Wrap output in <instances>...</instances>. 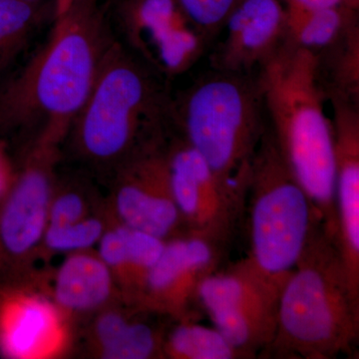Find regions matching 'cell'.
<instances>
[{
	"label": "cell",
	"mask_w": 359,
	"mask_h": 359,
	"mask_svg": "<svg viewBox=\"0 0 359 359\" xmlns=\"http://www.w3.org/2000/svg\"><path fill=\"white\" fill-rule=\"evenodd\" d=\"M49 297L69 318L122 301L114 276L92 249L67 254L54 275Z\"/></svg>",
	"instance_id": "2e32d148"
},
{
	"label": "cell",
	"mask_w": 359,
	"mask_h": 359,
	"mask_svg": "<svg viewBox=\"0 0 359 359\" xmlns=\"http://www.w3.org/2000/svg\"><path fill=\"white\" fill-rule=\"evenodd\" d=\"M167 241L111 221L99 241L98 255L114 276L123 302L137 306L149 273Z\"/></svg>",
	"instance_id": "e0dca14e"
},
{
	"label": "cell",
	"mask_w": 359,
	"mask_h": 359,
	"mask_svg": "<svg viewBox=\"0 0 359 359\" xmlns=\"http://www.w3.org/2000/svg\"><path fill=\"white\" fill-rule=\"evenodd\" d=\"M285 280L266 276L245 257L205 278L201 309L244 359L259 358L275 337Z\"/></svg>",
	"instance_id": "ba28073f"
},
{
	"label": "cell",
	"mask_w": 359,
	"mask_h": 359,
	"mask_svg": "<svg viewBox=\"0 0 359 359\" xmlns=\"http://www.w3.org/2000/svg\"><path fill=\"white\" fill-rule=\"evenodd\" d=\"M60 143L35 137L0 199V290L32 285L55 189Z\"/></svg>",
	"instance_id": "52a82bcc"
},
{
	"label": "cell",
	"mask_w": 359,
	"mask_h": 359,
	"mask_svg": "<svg viewBox=\"0 0 359 359\" xmlns=\"http://www.w3.org/2000/svg\"><path fill=\"white\" fill-rule=\"evenodd\" d=\"M16 171L14 170L6 147L0 142V199L4 197L9 187L13 184Z\"/></svg>",
	"instance_id": "484cf974"
},
{
	"label": "cell",
	"mask_w": 359,
	"mask_h": 359,
	"mask_svg": "<svg viewBox=\"0 0 359 359\" xmlns=\"http://www.w3.org/2000/svg\"><path fill=\"white\" fill-rule=\"evenodd\" d=\"M54 0H0V72L6 70L50 14Z\"/></svg>",
	"instance_id": "ffe728a7"
},
{
	"label": "cell",
	"mask_w": 359,
	"mask_h": 359,
	"mask_svg": "<svg viewBox=\"0 0 359 359\" xmlns=\"http://www.w3.org/2000/svg\"><path fill=\"white\" fill-rule=\"evenodd\" d=\"M69 316L32 285L0 290V353L9 358H50L69 342Z\"/></svg>",
	"instance_id": "4fadbf2b"
},
{
	"label": "cell",
	"mask_w": 359,
	"mask_h": 359,
	"mask_svg": "<svg viewBox=\"0 0 359 359\" xmlns=\"http://www.w3.org/2000/svg\"><path fill=\"white\" fill-rule=\"evenodd\" d=\"M287 11H313L337 6L358 7L359 0H280Z\"/></svg>",
	"instance_id": "d4e9b609"
},
{
	"label": "cell",
	"mask_w": 359,
	"mask_h": 359,
	"mask_svg": "<svg viewBox=\"0 0 359 359\" xmlns=\"http://www.w3.org/2000/svg\"><path fill=\"white\" fill-rule=\"evenodd\" d=\"M257 80L276 146L337 242L334 131L318 54L283 42L257 69Z\"/></svg>",
	"instance_id": "7a4b0ae2"
},
{
	"label": "cell",
	"mask_w": 359,
	"mask_h": 359,
	"mask_svg": "<svg viewBox=\"0 0 359 359\" xmlns=\"http://www.w3.org/2000/svg\"><path fill=\"white\" fill-rule=\"evenodd\" d=\"M332 107L337 245L351 292L359 302V104L339 97Z\"/></svg>",
	"instance_id": "5bb4252c"
},
{
	"label": "cell",
	"mask_w": 359,
	"mask_h": 359,
	"mask_svg": "<svg viewBox=\"0 0 359 359\" xmlns=\"http://www.w3.org/2000/svg\"><path fill=\"white\" fill-rule=\"evenodd\" d=\"M285 27L280 0H238L224 25L226 36L212 54V69L255 73L285 42Z\"/></svg>",
	"instance_id": "9a60e30c"
},
{
	"label": "cell",
	"mask_w": 359,
	"mask_h": 359,
	"mask_svg": "<svg viewBox=\"0 0 359 359\" xmlns=\"http://www.w3.org/2000/svg\"><path fill=\"white\" fill-rule=\"evenodd\" d=\"M171 103L164 77L115 40L71 126L75 148L90 163L117 170L169 135Z\"/></svg>",
	"instance_id": "277c9868"
},
{
	"label": "cell",
	"mask_w": 359,
	"mask_h": 359,
	"mask_svg": "<svg viewBox=\"0 0 359 359\" xmlns=\"http://www.w3.org/2000/svg\"><path fill=\"white\" fill-rule=\"evenodd\" d=\"M226 250L194 233L170 238L149 273L136 306L174 321L198 320L201 283L218 271Z\"/></svg>",
	"instance_id": "7c38bea8"
},
{
	"label": "cell",
	"mask_w": 359,
	"mask_h": 359,
	"mask_svg": "<svg viewBox=\"0 0 359 359\" xmlns=\"http://www.w3.org/2000/svg\"><path fill=\"white\" fill-rule=\"evenodd\" d=\"M359 341V302L335 238L318 224L283 285L275 337L259 358L334 359Z\"/></svg>",
	"instance_id": "3957f363"
},
{
	"label": "cell",
	"mask_w": 359,
	"mask_h": 359,
	"mask_svg": "<svg viewBox=\"0 0 359 359\" xmlns=\"http://www.w3.org/2000/svg\"><path fill=\"white\" fill-rule=\"evenodd\" d=\"M169 138L151 144L118 168L112 197L116 221L164 241L188 233L172 192Z\"/></svg>",
	"instance_id": "8fae6325"
},
{
	"label": "cell",
	"mask_w": 359,
	"mask_h": 359,
	"mask_svg": "<svg viewBox=\"0 0 359 359\" xmlns=\"http://www.w3.org/2000/svg\"><path fill=\"white\" fill-rule=\"evenodd\" d=\"M187 18L211 43L224 29L238 0H177Z\"/></svg>",
	"instance_id": "603a6c76"
},
{
	"label": "cell",
	"mask_w": 359,
	"mask_h": 359,
	"mask_svg": "<svg viewBox=\"0 0 359 359\" xmlns=\"http://www.w3.org/2000/svg\"><path fill=\"white\" fill-rule=\"evenodd\" d=\"M117 1L118 0H107L108 4H109V6H113V4H116Z\"/></svg>",
	"instance_id": "83f0119b"
},
{
	"label": "cell",
	"mask_w": 359,
	"mask_h": 359,
	"mask_svg": "<svg viewBox=\"0 0 359 359\" xmlns=\"http://www.w3.org/2000/svg\"><path fill=\"white\" fill-rule=\"evenodd\" d=\"M245 214L249 238L245 259L266 276L289 278L311 231L321 223L269 126L250 168Z\"/></svg>",
	"instance_id": "8992f818"
},
{
	"label": "cell",
	"mask_w": 359,
	"mask_h": 359,
	"mask_svg": "<svg viewBox=\"0 0 359 359\" xmlns=\"http://www.w3.org/2000/svg\"><path fill=\"white\" fill-rule=\"evenodd\" d=\"M72 0H54V4H55V13H54V18L60 15L63 13L67 11Z\"/></svg>",
	"instance_id": "4316f807"
},
{
	"label": "cell",
	"mask_w": 359,
	"mask_h": 359,
	"mask_svg": "<svg viewBox=\"0 0 359 359\" xmlns=\"http://www.w3.org/2000/svg\"><path fill=\"white\" fill-rule=\"evenodd\" d=\"M89 214L84 194L74 188L54 189L48 211L49 226H62L81 221Z\"/></svg>",
	"instance_id": "cb8c5ba5"
},
{
	"label": "cell",
	"mask_w": 359,
	"mask_h": 359,
	"mask_svg": "<svg viewBox=\"0 0 359 359\" xmlns=\"http://www.w3.org/2000/svg\"><path fill=\"white\" fill-rule=\"evenodd\" d=\"M163 355L170 359H244L219 330L193 320L175 321L168 328Z\"/></svg>",
	"instance_id": "44dd1931"
},
{
	"label": "cell",
	"mask_w": 359,
	"mask_h": 359,
	"mask_svg": "<svg viewBox=\"0 0 359 359\" xmlns=\"http://www.w3.org/2000/svg\"><path fill=\"white\" fill-rule=\"evenodd\" d=\"M316 54L327 98L339 97L359 104V23Z\"/></svg>",
	"instance_id": "d6986e66"
},
{
	"label": "cell",
	"mask_w": 359,
	"mask_h": 359,
	"mask_svg": "<svg viewBox=\"0 0 359 359\" xmlns=\"http://www.w3.org/2000/svg\"><path fill=\"white\" fill-rule=\"evenodd\" d=\"M114 4L130 47L163 77L190 69L210 44L177 0H118Z\"/></svg>",
	"instance_id": "30bf717a"
},
{
	"label": "cell",
	"mask_w": 359,
	"mask_h": 359,
	"mask_svg": "<svg viewBox=\"0 0 359 359\" xmlns=\"http://www.w3.org/2000/svg\"><path fill=\"white\" fill-rule=\"evenodd\" d=\"M264 114L257 74L212 69L172 98L170 120L177 136L245 198L252 160L268 126Z\"/></svg>",
	"instance_id": "5b68a950"
},
{
	"label": "cell",
	"mask_w": 359,
	"mask_h": 359,
	"mask_svg": "<svg viewBox=\"0 0 359 359\" xmlns=\"http://www.w3.org/2000/svg\"><path fill=\"white\" fill-rule=\"evenodd\" d=\"M109 221L102 217L90 216L76 223L49 226L47 224L43 240H42L41 254H57V252H79L90 250L98 244Z\"/></svg>",
	"instance_id": "7402d4cb"
},
{
	"label": "cell",
	"mask_w": 359,
	"mask_h": 359,
	"mask_svg": "<svg viewBox=\"0 0 359 359\" xmlns=\"http://www.w3.org/2000/svg\"><path fill=\"white\" fill-rule=\"evenodd\" d=\"M109 6L102 0H72L54 18L46 43L0 89L1 133L39 129L37 135L65 140L115 41Z\"/></svg>",
	"instance_id": "6da1fadb"
},
{
	"label": "cell",
	"mask_w": 359,
	"mask_h": 359,
	"mask_svg": "<svg viewBox=\"0 0 359 359\" xmlns=\"http://www.w3.org/2000/svg\"><path fill=\"white\" fill-rule=\"evenodd\" d=\"M25 1H29V2H42V1H45V0H25Z\"/></svg>",
	"instance_id": "f1b7e54d"
},
{
	"label": "cell",
	"mask_w": 359,
	"mask_h": 359,
	"mask_svg": "<svg viewBox=\"0 0 359 359\" xmlns=\"http://www.w3.org/2000/svg\"><path fill=\"white\" fill-rule=\"evenodd\" d=\"M358 23V7L337 6L313 11H287L285 42L318 53L334 44Z\"/></svg>",
	"instance_id": "ac0fdd59"
},
{
	"label": "cell",
	"mask_w": 359,
	"mask_h": 359,
	"mask_svg": "<svg viewBox=\"0 0 359 359\" xmlns=\"http://www.w3.org/2000/svg\"><path fill=\"white\" fill-rule=\"evenodd\" d=\"M167 156L172 192L187 231L226 249L244 216L245 198L177 135L168 141Z\"/></svg>",
	"instance_id": "9c48e42d"
}]
</instances>
